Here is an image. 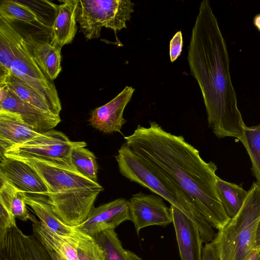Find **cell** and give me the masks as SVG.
Instances as JSON below:
<instances>
[{
  "label": "cell",
  "instance_id": "obj_26",
  "mask_svg": "<svg viewBox=\"0 0 260 260\" xmlns=\"http://www.w3.org/2000/svg\"><path fill=\"white\" fill-rule=\"evenodd\" d=\"M0 17L13 22L19 20L32 25L40 23L46 26L41 17L28 6L19 1L3 0L0 2Z\"/></svg>",
  "mask_w": 260,
  "mask_h": 260
},
{
  "label": "cell",
  "instance_id": "obj_5",
  "mask_svg": "<svg viewBox=\"0 0 260 260\" xmlns=\"http://www.w3.org/2000/svg\"><path fill=\"white\" fill-rule=\"evenodd\" d=\"M239 212L216 233L221 260H248L255 250L260 219V184L252 183Z\"/></svg>",
  "mask_w": 260,
  "mask_h": 260
},
{
  "label": "cell",
  "instance_id": "obj_17",
  "mask_svg": "<svg viewBox=\"0 0 260 260\" xmlns=\"http://www.w3.org/2000/svg\"><path fill=\"white\" fill-rule=\"evenodd\" d=\"M0 260H35L29 236L17 225L0 231Z\"/></svg>",
  "mask_w": 260,
  "mask_h": 260
},
{
  "label": "cell",
  "instance_id": "obj_34",
  "mask_svg": "<svg viewBox=\"0 0 260 260\" xmlns=\"http://www.w3.org/2000/svg\"><path fill=\"white\" fill-rule=\"evenodd\" d=\"M255 250H260V219L257 225L256 232Z\"/></svg>",
  "mask_w": 260,
  "mask_h": 260
},
{
  "label": "cell",
  "instance_id": "obj_21",
  "mask_svg": "<svg viewBox=\"0 0 260 260\" xmlns=\"http://www.w3.org/2000/svg\"><path fill=\"white\" fill-rule=\"evenodd\" d=\"M92 238L101 249L103 260H143L122 247L115 229L102 231Z\"/></svg>",
  "mask_w": 260,
  "mask_h": 260
},
{
  "label": "cell",
  "instance_id": "obj_33",
  "mask_svg": "<svg viewBox=\"0 0 260 260\" xmlns=\"http://www.w3.org/2000/svg\"><path fill=\"white\" fill-rule=\"evenodd\" d=\"M16 217L0 204V231L16 225Z\"/></svg>",
  "mask_w": 260,
  "mask_h": 260
},
{
  "label": "cell",
  "instance_id": "obj_4",
  "mask_svg": "<svg viewBox=\"0 0 260 260\" xmlns=\"http://www.w3.org/2000/svg\"><path fill=\"white\" fill-rule=\"evenodd\" d=\"M120 174L161 197L182 212L197 226L205 243L216 233L190 199L170 179L124 143L115 156Z\"/></svg>",
  "mask_w": 260,
  "mask_h": 260
},
{
  "label": "cell",
  "instance_id": "obj_19",
  "mask_svg": "<svg viewBox=\"0 0 260 260\" xmlns=\"http://www.w3.org/2000/svg\"><path fill=\"white\" fill-rule=\"evenodd\" d=\"M41 133L8 116L0 114L1 154L26 143Z\"/></svg>",
  "mask_w": 260,
  "mask_h": 260
},
{
  "label": "cell",
  "instance_id": "obj_7",
  "mask_svg": "<svg viewBox=\"0 0 260 260\" xmlns=\"http://www.w3.org/2000/svg\"><path fill=\"white\" fill-rule=\"evenodd\" d=\"M86 145L85 142L72 141L62 132L52 129L42 132L30 141L4 152L1 156L35 158L74 168L70 159L72 150L77 146Z\"/></svg>",
  "mask_w": 260,
  "mask_h": 260
},
{
  "label": "cell",
  "instance_id": "obj_27",
  "mask_svg": "<svg viewBox=\"0 0 260 260\" xmlns=\"http://www.w3.org/2000/svg\"><path fill=\"white\" fill-rule=\"evenodd\" d=\"M79 146L71 151L70 159L73 168L79 173L94 182H98V166L94 153Z\"/></svg>",
  "mask_w": 260,
  "mask_h": 260
},
{
  "label": "cell",
  "instance_id": "obj_14",
  "mask_svg": "<svg viewBox=\"0 0 260 260\" xmlns=\"http://www.w3.org/2000/svg\"><path fill=\"white\" fill-rule=\"evenodd\" d=\"M170 211L181 260H201L203 242L197 226L175 206Z\"/></svg>",
  "mask_w": 260,
  "mask_h": 260
},
{
  "label": "cell",
  "instance_id": "obj_9",
  "mask_svg": "<svg viewBox=\"0 0 260 260\" xmlns=\"http://www.w3.org/2000/svg\"><path fill=\"white\" fill-rule=\"evenodd\" d=\"M128 201L129 220L134 223L138 236L141 229L148 226H166L172 222L170 208L161 197L139 192Z\"/></svg>",
  "mask_w": 260,
  "mask_h": 260
},
{
  "label": "cell",
  "instance_id": "obj_18",
  "mask_svg": "<svg viewBox=\"0 0 260 260\" xmlns=\"http://www.w3.org/2000/svg\"><path fill=\"white\" fill-rule=\"evenodd\" d=\"M25 36L37 64L44 74L53 81L61 71V49L51 43L36 40L29 35Z\"/></svg>",
  "mask_w": 260,
  "mask_h": 260
},
{
  "label": "cell",
  "instance_id": "obj_35",
  "mask_svg": "<svg viewBox=\"0 0 260 260\" xmlns=\"http://www.w3.org/2000/svg\"><path fill=\"white\" fill-rule=\"evenodd\" d=\"M253 24L260 32V14L256 15L253 18Z\"/></svg>",
  "mask_w": 260,
  "mask_h": 260
},
{
  "label": "cell",
  "instance_id": "obj_11",
  "mask_svg": "<svg viewBox=\"0 0 260 260\" xmlns=\"http://www.w3.org/2000/svg\"><path fill=\"white\" fill-rule=\"evenodd\" d=\"M129 219V201L121 198L93 207L86 219L74 228L81 233L92 237L102 231L115 229Z\"/></svg>",
  "mask_w": 260,
  "mask_h": 260
},
{
  "label": "cell",
  "instance_id": "obj_36",
  "mask_svg": "<svg viewBox=\"0 0 260 260\" xmlns=\"http://www.w3.org/2000/svg\"><path fill=\"white\" fill-rule=\"evenodd\" d=\"M248 260H260V250H255Z\"/></svg>",
  "mask_w": 260,
  "mask_h": 260
},
{
  "label": "cell",
  "instance_id": "obj_8",
  "mask_svg": "<svg viewBox=\"0 0 260 260\" xmlns=\"http://www.w3.org/2000/svg\"><path fill=\"white\" fill-rule=\"evenodd\" d=\"M10 71L38 92L47 102L53 114L59 116L61 106L53 81L42 71L32 56L25 36L21 35L14 50Z\"/></svg>",
  "mask_w": 260,
  "mask_h": 260
},
{
  "label": "cell",
  "instance_id": "obj_13",
  "mask_svg": "<svg viewBox=\"0 0 260 260\" xmlns=\"http://www.w3.org/2000/svg\"><path fill=\"white\" fill-rule=\"evenodd\" d=\"M134 91L132 86H126L111 101L93 110L89 119L90 124L105 134H121L122 126L126 122L123 117V112Z\"/></svg>",
  "mask_w": 260,
  "mask_h": 260
},
{
  "label": "cell",
  "instance_id": "obj_30",
  "mask_svg": "<svg viewBox=\"0 0 260 260\" xmlns=\"http://www.w3.org/2000/svg\"><path fill=\"white\" fill-rule=\"evenodd\" d=\"M31 248L35 260H57L51 250L43 245L35 236H29Z\"/></svg>",
  "mask_w": 260,
  "mask_h": 260
},
{
  "label": "cell",
  "instance_id": "obj_10",
  "mask_svg": "<svg viewBox=\"0 0 260 260\" xmlns=\"http://www.w3.org/2000/svg\"><path fill=\"white\" fill-rule=\"evenodd\" d=\"M0 114L24 123L40 133L52 129L61 121L59 116L45 112L21 100L9 89L6 98L0 102Z\"/></svg>",
  "mask_w": 260,
  "mask_h": 260
},
{
  "label": "cell",
  "instance_id": "obj_24",
  "mask_svg": "<svg viewBox=\"0 0 260 260\" xmlns=\"http://www.w3.org/2000/svg\"><path fill=\"white\" fill-rule=\"evenodd\" d=\"M218 194L223 207L230 218L234 217L242 207L248 191L242 186L223 180L219 177L216 182Z\"/></svg>",
  "mask_w": 260,
  "mask_h": 260
},
{
  "label": "cell",
  "instance_id": "obj_20",
  "mask_svg": "<svg viewBox=\"0 0 260 260\" xmlns=\"http://www.w3.org/2000/svg\"><path fill=\"white\" fill-rule=\"evenodd\" d=\"M32 226L33 235L45 246L66 260H79L77 244L80 236L77 239L63 238L50 231L38 220L32 223Z\"/></svg>",
  "mask_w": 260,
  "mask_h": 260
},
{
  "label": "cell",
  "instance_id": "obj_12",
  "mask_svg": "<svg viewBox=\"0 0 260 260\" xmlns=\"http://www.w3.org/2000/svg\"><path fill=\"white\" fill-rule=\"evenodd\" d=\"M0 179L25 193L44 197L48 194L46 185L39 173L18 158L1 156Z\"/></svg>",
  "mask_w": 260,
  "mask_h": 260
},
{
  "label": "cell",
  "instance_id": "obj_22",
  "mask_svg": "<svg viewBox=\"0 0 260 260\" xmlns=\"http://www.w3.org/2000/svg\"><path fill=\"white\" fill-rule=\"evenodd\" d=\"M0 84L5 85L21 100L45 112L52 114L44 98L25 82L12 74L10 71L1 74Z\"/></svg>",
  "mask_w": 260,
  "mask_h": 260
},
{
  "label": "cell",
  "instance_id": "obj_15",
  "mask_svg": "<svg viewBox=\"0 0 260 260\" xmlns=\"http://www.w3.org/2000/svg\"><path fill=\"white\" fill-rule=\"evenodd\" d=\"M56 6V12L52 25L51 44L61 49L65 45L71 43L76 34L78 1L64 0Z\"/></svg>",
  "mask_w": 260,
  "mask_h": 260
},
{
  "label": "cell",
  "instance_id": "obj_31",
  "mask_svg": "<svg viewBox=\"0 0 260 260\" xmlns=\"http://www.w3.org/2000/svg\"><path fill=\"white\" fill-rule=\"evenodd\" d=\"M183 46V38L181 31H177L170 42V57L173 62L181 54Z\"/></svg>",
  "mask_w": 260,
  "mask_h": 260
},
{
  "label": "cell",
  "instance_id": "obj_16",
  "mask_svg": "<svg viewBox=\"0 0 260 260\" xmlns=\"http://www.w3.org/2000/svg\"><path fill=\"white\" fill-rule=\"evenodd\" d=\"M22 193L26 204L32 209L42 225L65 238L77 239L79 237L81 233L74 226L64 223L58 217L47 202L46 197Z\"/></svg>",
  "mask_w": 260,
  "mask_h": 260
},
{
  "label": "cell",
  "instance_id": "obj_1",
  "mask_svg": "<svg viewBox=\"0 0 260 260\" xmlns=\"http://www.w3.org/2000/svg\"><path fill=\"white\" fill-rule=\"evenodd\" d=\"M124 144L170 179L218 230L230 220L217 190V166L206 162L199 151L182 136L164 130L155 121L149 127L139 124L124 137Z\"/></svg>",
  "mask_w": 260,
  "mask_h": 260
},
{
  "label": "cell",
  "instance_id": "obj_25",
  "mask_svg": "<svg viewBox=\"0 0 260 260\" xmlns=\"http://www.w3.org/2000/svg\"><path fill=\"white\" fill-rule=\"evenodd\" d=\"M0 204L16 218L32 223L37 221L28 212L22 193L4 179H0Z\"/></svg>",
  "mask_w": 260,
  "mask_h": 260
},
{
  "label": "cell",
  "instance_id": "obj_32",
  "mask_svg": "<svg viewBox=\"0 0 260 260\" xmlns=\"http://www.w3.org/2000/svg\"><path fill=\"white\" fill-rule=\"evenodd\" d=\"M201 260H221L216 240L203 247Z\"/></svg>",
  "mask_w": 260,
  "mask_h": 260
},
{
  "label": "cell",
  "instance_id": "obj_23",
  "mask_svg": "<svg viewBox=\"0 0 260 260\" xmlns=\"http://www.w3.org/2000/svg\"><path fill=\"white\" fill-rule=\"evenodd\" d=\"M21 36L12 22L0 17L1 74L10 71L14 59V48Z\"/></svg>",
  "mask_w": 260,
  "mask_h": 260
},
{
  "label": "cell",
  "instance_id": "obj_2",
  "mask_svg": "<svg viewBox=\"0 0 260 260\" xmlns=\"http://www.w3.org/2000/svg\"><path fill=\"white\" fill-rule=\"evenodd\" d=\"M187 59L202 93L209 126L218 139L234 137L242 143L246 125L238 107L226 44L207 0L201 3Z\"/></svg>",
  "mask_w": 260,
  "mask_h": 260
},
{
  "label": "cell",
  "instance_id": "obj_3",
  "mask_svg": "<svg viewBox=\"0 0 260 260\" xmlns=\"http://www.w3.org/2000/svg\"><path fill=\"white\" fill-rule=\"evenodd\" d=\"M13 158L24 161L39 173L48 188L47 202L58 217L70 226L78 225L86 219L104 189L98 182L73 168L35 158Z\"/></svg>",
  "mask_w": 260,
  "mask_h": 260
},
{
  "label": "cell",
  "instance_id": "obj_28",
  "mask_svg": "<svg viewBox=\"0 0 260 260\" xmlns=\"http://www.w3.org/2000/svg\"><path fill=\"white\" fill-rule=\"evenodd\" d=\"M244 140L242 143L245 147L251 162V171L260 184V123L245 128Z\"/></svg>",
  "mask_w": 260,
  "mask_h": 260
},
{
  "label": "cell",
  "instance_id": "obj_6",
  "mask_svg": "<svg viewBox=\"0 0 260 260\" xmlns=\"http://www.w3.org/2000/svg\"><path fill=\"white\" fill-rule=\"evenodd\" d=\"M134 6L130 0H79L77 21L87 40L99 38L103 27L116 34L126 28Z\"/></svg>",
  "mask_w": 260,
  "mask_h": 260
},
{
  "label": "cell",
  "instance_id": "obj_29",
  "mask_svg": "<svg viewBox=\"0 0 260 260\" xmlns=\"http://www.w3.org/2000/svg\"><path fill=\"white\" fill-rule=\"evenodd\" d=\"M79 260H103L102 251L94 239L81 233L77 244Z\"/></svg>",
  "mask_w": 260,
  "mask_h": 260
}]
</instances>
